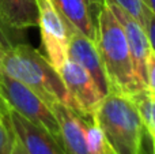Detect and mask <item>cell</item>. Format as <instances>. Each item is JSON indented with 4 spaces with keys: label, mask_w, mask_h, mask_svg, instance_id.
<instances>
[{
    "label": "cell",
    "mask_w": 155,
    "mask_h": 154,
    "mask_svg": "<svg viewBox=\"0 0 155 154\" xmlns=\"http://www.w3.org/2000/svg\"><path fill=\"white\" fill-rule=\"evenodd\" d=\"M91 120L99 126L113 154H137L144 128L128 95L109 92Z\"/></svg>",
    "instance_id": "cell-3"
},
{
    "label": "cell",
    "mask_w": 155,
    "mask_h": 154,
    "mask_svg": "<svg viewBox=\"0 0 155 154\" xmlns=\"http://www.w3.org/2000/svg\"><path fill=\"white\" fill-rule=\"evenodd\" d=\"M106 2L120 26L123 27L137 81L143 89H147V71H146L147 70V59L151 52H154V46L148 41L143 26L131 14H128L112 0H106Z\"/></svg>",
    "instance_id": "cell-7"
},
{
    "label": "cell",
    "mask_w": 155,
    "mask_h": 154,
    "mask_svg": "<svg viewBox=\"0 0 155 154\" xmlns=\"http://www.w3.org/2000/svg\"><path fill=\"white\" fill-rule=\"evenodd\" d=\"M0 19L16 32L37 26V0H0Z\"/></svg>",
    "instance_id": "cell-11"
},
{
    "label": "cell",
    "mask_w": 155,
    "mask_h": 154,
    "mask_svg": "<svg viewBox=\"0 0 155 154\" xmlns=\"http://www.w3.org/2000/svg\"><path fill=\"white\" fill-rule=\"evenodd\" d=\"M68 59L75 62L90 74L102 94L106 95L109 93V83L95 42L74 29H70Z\"/></svg>",
    "instance_id": "cell-9"
},
{
    "label": "cell",
    "mask_w": 155,
    "mask_h": 154,
    "mask_svg": "<svg viewBox=\"0 0 155 154\" xmlns=\"http://www.w3.org/2000/svg\"><path fill=\"white\" fill-rule=\"evenodd\" d=\"M8 120L14 135L21 141L27 154H67L61 143L45 128L34 124L18 112L8 109Z\"/></svg>",
    "instance_id": "cell-8"
},
{
    "label": "cell",
    "mask_w": 155,
    "mask_h": 154,
    "mask_svg": "<svg viewBox=\"0 0 155 154\" xmlns=\"http://www.w3.org/2000/svg\"><path fill=\"white\" fill-rule=\"evenodd\" d=\"M38 3V25L41 30V41L45 59L54 70L68 59V38L70 30L54 7L53 0H37Z\"/></svg>",
    "instance_id": "cell-5"
},
{
    "label": "cell",
    "mask_w": 155,
    "mask_h": 154,
    "mask_svg": "<svg viewBox=\"0 0 155 154\" xmlns=\"http://www.w3.org/2000/svg\"><path fill=\"white\" fill-rule=\"evenodd\" d=\"M0 70L31 89L49 106L60 102L76 112L75 102L59 71L27 44L18 42L7 48H0Z\"/></svg>",
    "instance_id": "cell-1"
},
{
    "label": "cell",
    "mask_w": 155,
    "mask_h": 154,
    "mask_svg": "<svg viewBox=\"0 0 155 154\" xmlns=\"http://www.w3.org/2000/svg\"><path fill=\"white\" fill-rule=\"evenodd\" d=\"M86 132V142H87V147L90 154H104L105 147H106V141L102 130L95 122H86L84 127Z\"/></svg>",
    "instance_id": "cell-15"
},
{
    "label": "cell",
    "mask_w": 155,
    "mask_h": 154,
    "mask_svg": "<svg viewBox=\"0 0 155 154\" xmlns=\"http://www.w3.org/2000/svg\"><path fill=\"white\" fill-rule=\"evenodd\" d=\"M2 106H3V101L0 100V108H2Z\"/></svg>",
    "instance_id": "cell-22"
},
{
    "label": "cell",
    "mask_w": 155,
    "mask_h": 154,
    "mask_svg": "<svg viewBox=\"0 0 155 154\" xmlns=\"http://www.w3.org/2000/svg\"><path fill=\"white\" fill-rule=\"evenodd\" d=\"M53 4L67 23L68 30H76L95 42V22L91 18L86 0H53Z\"/></svg>",
    "instance_id": "cell-12"
},
{
    "label": "cell",
    "mask_w": 155,
    "mask_h": 154,
    "mask_svg": "<svg viewBox=\"0 0 155 154\" xmlns=\"http://www.w3.org/2000/svg\"><path fill=\"white\" fill-rule=\"evenodd\" d=\"M104 154H113V152L110 150V147L107 146V143H106V147H105V152H104Z\"/></svg>",
    "instance_id": "cell-21"
},
{
    "label": "cell",
    "mask_w": 155,
    "mask_h": 154,
    "mask_svg": "<svg viewBox=\"0 0 155 154\" xmlns=\"http://www.w3.org/2000/svg\"><path fill=\"white\" fill-rule=\"evenodd\" d=\"M86 2L88 3V4H93V5H97V7L99 8V5H101L102 0H86Z\"/></svg>",
    "instance_id": "cell-20"
},
{
    "label": "cell",
    "mask_w": 155,
    "mask_h": 154,
    "mask_svg": "<svg viewBox=\"0 0 155 154\" xmlns=\"http://www.w3.org/2000/svg\"><path fill=\"white\" fill-rule=\"evenodd\" d=\"M14 32H16V30H12L8 26H5L4 22L0 19V48H7L14 44L21 42V37L14 35Z\"/></svg>",
    "instance_id": "cell-17"
},
{
    "label": "cell",
    "mask_w": 155,
    "mask_h": 154,
    "mask_svg": "<svg viewBox=\"0 0 155 154\" xmlns=\"http://www.w3.org/2000/svg\"><path fill=\"white\" fill-rule=\"evenodd\" d=\"M134 101L136 111L139 113L140 122L143 124L146 132H148L151 136L155 135V119H154V98L155 94L150 93L147 89L140 90L135 93L132 97H129Z\"/></svg>",
    "instance_id": "cell-13"
},
{
    "label": "cell",
    "mask_w": 155,
    "mask_h": 154,
    "mask_svg": "<svg viewBox=\"0 0 155 154\" xmlns=\"http://www.w3.org/2000/svg\"><path fill=\"white\" fill-rule=\"evenodd\" d=\"M51 109L60 127V142L67 154H90L86 142V122L64 104L54 102Z\"/></svg>",
    "instance_id": "cell-10"
},
{
    "label": "cell",
    "mask_w": 155,
    "mask_h": 154,
    "mask_svg": "<svg viewBox=\"0 0 155 154\" xmlns=\"http://www.w3.org/2000/svg\"><path fill=\"white\" fill-rule=\"evenodd\" d=\"M112 2L120 5L128 14H131L142 25L143 29L146 27V25H148L151 21L155 19L154 11L151 8H148L144 0H112Z\"/></svg>",
    "instance_id": "cell-14"
},
{
    "label": "cell",
    "mask_w": 155,
    "mask_h": 154,
    "mask_svg": "<svg viewBox=\"0 0 155 154\" xmlns=\"http://www.w3.org/2000/svg\"><path fill=\"white\" fill-rule=\"evenodd\" d=\"M59 74L75 102L78 115L86 120L93 119L105 95L98 89L91 75L70 59L65 60L60 67Z\"/></svg>",
    "instance_id": "cell-6"
},
{
    "label": "cell",
    "mask_w": 155,
    "mask_h": 154,
    "mask_svg": "<svg viewBox=\"0 0 155 154\" xmlns=\"http://www.w3.org/2000/svg\"><path fill=\"white\" fill-rule=\"evenodd\" d=\"M14 142V131L8 120V109L3 104L0 108V154H10Z\"/></svg>",
    "instance_id": "cell-16"
},
{
    "label": "cell",
    "mask_w": 155,
    "mask_h": 154,
    "mask_svg": "<svg viewBox=\"0 0 155 154\" xmlns=\"http://www.w3.org/2000/svg\"><path fill=\"white\" fill-rule=\"evenodd\" d=\"M144 2H146V4L148 5V8L155 11V0H144Z\"/></svg>",
    "instance_id": "cell-19"
},
{
    "label": "cell",
    "mask_w": 155,
    "mask_h": 154,
    "mask_svg": "<svg viewBox=\"0 0 155 154\" xmlns=\"http://www.w3.org/2000/svg\"><path fill=\"white\" fill-rule=\"evenodd\" d=\"M10 154H27L26 149L23 147V145L21 143V141H19L15 135H14V142H12V147H11Z\"/></svg>",
    "instance_id": "cell-18"
},
{
    "label": "cell",
    "mask_w": 155,
    "mask_h": 154,
    "mask_svg": "<svg viewBox=\"0 0 155 154\" xmlns=\"http://www.w3.org/2000/svg\"><path fill=\"white\" fill-rule=\"evenodd\" d=\"M0 100L7 109H12L34 124L45 128L60 142V127L51 106L31 89L14 79L3 70H0Z\"/></svg>",
    "instance_id": "cell-4"
},
{
    "label": "cell",
    "mask_w": 155,
    "mask_h": 154,
    "mask_svg": "<svg viewBox=\"0 0 155 154\" xmlns=\"http://www.w3.org/2000/svg\"><path fill=\"white\" fill-rule=\"evenodd\" d=\"M95 33V45L106 74L109 92L132 97L135 93L144 90L135 74L123 27L116 19L106 0H102L99 5Z\"/></svg>",
    "instance_id": "cell-2"
}]
</instances>
